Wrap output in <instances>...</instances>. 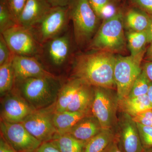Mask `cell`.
Listing matches in <instances>:
<instances>
[{
  "label": "cell",
  "instance_id": "29",
  "mask_svg": "<svg viewBox=\"0 0 152 152\" xmlns=\"http://www.w3.org/2000/svg\"><path fill=\"white\" fill-rule=\"evenodd\" d=\"M137 124L144 148L152 147V127Z\"/></svg>",
  "mask_w": 152,
  "mask_h": 152
},
{
  "label": "cell",
  "instance_id": "35",
  "mask_svg": "<svg viewBox=\"0 0 152 152\" xmlns=\"http://www.w3.org/2000/svg\"><path fill=\"white\" fill-rule=\"evenodd\" d=\"M142 70L150 82H152V60H148L142 66Z\"/></svg>",
  "mask_w": 152,
  "mask_h": 152
},
{
  "label": "cell",
  "instance_id": "31",
  "mask_svg": "<svg viewBox=\"0 0 152 152\" xmlns=\"http://www.w3.org/2000/svg\"><path fill=\"white\" fill-rule=\"evenodd\" d=\"M15 55L12 52L2 34H0V66L12 58Z\"/></svg>",
  "mask_w": 152,
  "mask_h": 152
},
{
  "label": "cell",
  "instance_id": "9",
  "mask_svg": "<svg viewBox=\"0 0 152 152\" xmlns=\"http://www.w3.org/2000/svg\"><path fill=\"white\" fill-rule=\"evenodd\" d=\"M55 104L46 108L36 110L21 122L31 134L42 143L51 141L58 131L53 123Z\"/></svg>",
  "mask_w": 152,
  "mask_h": 152
},
{
  "label": "cell",
  "instance_id": "39",
  "mask_svg": "<svg viewBox=\"0 0 152 152\" xmlns=\"http://www.w3.org/2000/svg\"><path fill=\"white\" fill-rule=\"evenodd\" d=\"M151 20L148 28L147 30L148 43L152 42V15H151Z\"/></svg>",
  "mask_w": 152,
  "mask_h": 152
},
{
  "label": "cell",
  "instance_id": "3",
  "mask_svg": "<svg viewBox=\"0 0 152 152\" xmlns=\"http://www.w3.org/2000/svg\"><path fill=\"white\" fill-rule=\"evenodd\" d=\"M124 18L121 10L104 20L89 45L94 51L114 53L124 50L126 45L124 34Z\"/></svg>",
  "mask_w": 152,
  "mask_h": 152
},
{
  "label": "cell",
  "instance_id": "37",
  "mask_svg": "<svg viewBox=\"0 0 152 152\" xmlns=\"http://www.w3.org/2000/svg\"><path fill=\"white\" fill-rule=\"evenodd\" d=\"M71 0H48L52 7H66L69 5Z\"/></svg>",
  "mask_w": 152,
  "mask_h": 152
},
{
  "label": "cell",
  "instance_id": "30",
  "mask_svg": "<svg viewBox=\"0 0 152 152\" xmlns=\"http://www.w3.org/2000/svg\"><path fill=\"white\" fill-rule=\"evenodd\" d=\"M27 0H7V4L10 10L12 15L15 20L17 23L19 17L23 9L26 5Z\"/></svg>",
  "mask_w": 152,
  "mask_h": 152
},
{
  "label": "cell",
  "instance_id": "15",
  "mask_svg": "<svg viewBox=\"0 0 152 152\" xmlns=\"http://www.w3.org/2000/svg\"><path fill=\"white\" fill-rule=\"evenodd\" d=\"M52 7L48 0H27L18 24L30 28L42 19Z\"/></svg>",
  "mask_w": 152,
  "mask_h": 152
},
{
  "label": "cell",
  "instance_id": "10",
  "mask_svg": "<svg viewBox=\"0 0 152 152\" xmlns=\"http://www.w3.org/2000/svg\"><path fill=\"white\" fill-rule=\"evenodd\" d=\"M1 34L15 55L37 57L39 53L41 45L29 28L17 24Z\"/></svg>",
  "mask_w": 152,
  "mask_h": 152
},
{
  "label": "cell",
  "instance_id": "17",
  "mask_svg": "<svg viewBox=\"0 0 152 152\" xmlns=\"http://www.w3.org/2000/svg\"><path fill=\"white\" fill-rule=\"evenodd\" d=\"M94 96V87L84 82L68 106L66 110L92 114L91 108Z\"/></svg>",
  "mask_w": 152,
  "mask_h": 152
},
{
  "label": "cell",
  "instance_id": "25",
  "mask_svg": "<svg viewBox=\"0 0 152 152\" xmlns=\"http://www.w3.org/2000/svg\"><path fill=\"white\" fill-rule=\"evenodd\" d=\"M128 48L131 55L136 56L145 49L148 43L147 31L136 32L128 31L126 33Z\"/></svg>",
  "mask_w": 152,
  "mask_h": 152
},
{
  "label": "cell",
  "instance_id": "26",
  "mask_svg": "<svg viewBox=\"0 0 152 152\" xmlns=\"http://www.w3.org/2000/svg\"><path fill=\"white\" fill-rule=\"evenodd\" d=\"M18 24L12 15L7 2L0 1V32L5 31Z\"/></svg>",
  "mask_w": 152,
  "mask_h": 152
},
{
  "label": "cell",
  "instance_id": "19",
  "mask_svg": "<svg viewBox=\"0 0 152 152\" xmlns=\"http://www.w3.org/2000/svg\"><path fill=\"white\" fill-rule=\"evenodd\" d=\"M152 108L147 95L135 97H126L118 100V112H123L132 117Z\"/></svg>",
  "mask_w": 152,
  "mask_h": 152
},
{
  "label": "cell",
  "instance_id": "8",
  "mask_svg": "<svg viewBox=\"0 0 152 152\" xmlns=\"http://www.w3.org/2000/svg\"><path fill=\"white\" fill-rule=\"evenodd\" d=\"M91 113L102 129H115L118 121V98L113 89L94 87Z\"/></svg>",
  "mask_w": 152,
  "mask_h": 152
},
{
  "label": "cell",
  "instance_id": "4",
  "mask_svg": "<svg viewBox=\"0 0 152 152\" xmlns=\"http://www.w3.org/2000/svg\"><path fill=\"white\" fill-rule=\"evenodd\" d=\"M68 7L76 45H89L96 32L99 18L88 0H71Z\"/></svg>",
  "mask_w": 152,
  "mask_h": 152
},
{
  "label": "cell",
  "instance_id": "22",
  "mask_svg": "<svg viewBox=\"0 0 152 152\" xmlns=\"http://www.w3.org/2000/svg\"><path fill=\"white\" fill-rule=\"evenodd\" d=\"M90 114H92L67 110L61 113H54L53 123L58 133L61 134L72 127L83 118Z\"/></svg>",
  "mask_w": 152,
  "mask_h": 152
},
{
  "label": "cell",
  "instance_id": "38",
  "mask_svg": "<svg viewBox=\"0 0 152 152\" xmlns=\"http://www.w3.org/2000/svg\"><path fill=\"white\" fill-rule=\"evenodd\" d=\"M103 152H122L118 146L116 141H115Z\"/></svg>",
  "mask_w": 152,
  "mask_h": 152
},
{
  "label": "cell",
  "instance_id": "42",
  "mask_svg": "<svg viewBox=\"0 0 152 152\" xmlns=\"http://www.w3.org/2000/svg\"><path fill=\"white\" fill-rule=\"evenodd\" d=\"M142 152H152V147L144 148L143 151Z\"/></svg>",
  "mask_w": 152,
  "mask_h": 152
},
{
  "label": "cell",
  "instance_id": "2",
  "mask_svg": "<svg viewBox=\"0 0 152 152\" xmlns=\"http://www.w3.org/2000/svg\"><path fill=\"white\" fill-rule=\"evenodd\" d=\"M62 86L58 77H39L15 80L13 89L38 110L54 104Z\"/></svg>",
  "mask_w": 152,
  "mask_h": 152
},
{
  "label": "cell",
  "instance_id": "6",
  "mask_svg": "<svg viewBox=\"0 0 152 152\" xmlns=\"http://www.w3.org/2000/svg\"><path fill=\"white\" fill-rule=\"evenodd\" d=\"M146 49L136 56L116 57L114 79L118 100L126 97L142 71L141 64Z\"/></svg>",
  "mask_w": 152,
  "mask_h": 152
},
{
  "label": "cell",
  "instance_id": "32",
  "mask_svg": "<svg viewBox=\"0 0 152 152\" xmlns=\"http://www.w3.org/2000/svg\"><path fill=\"white\" fill-rule=\"evenodd\" d=\"M132 118L137 123L152 127V108L140 113L136 116L133 117Z\"/></svg>",
  "mask_w": 152,
  "mask_h": 152
},
{
  "label": "cell",
  "instance_id": "34",
  "mask_svg": "<svg viewBox=\"0 0 152 152\" xmlns=\"http://www.w3.org/2000/svg\"><path fill=\"white\" fill-rule=\"evenodd\" d=\"M36 152H61L52 141L42 143Z\"/></svg>",
  "mask_w": 152,
  "mask_h": 152
},
{
  "label": "cell",
  "instance_id": "7",
  "mask_svg": "<svg viewBox=\"0 0 152 152\" xmlns=\"http://www.w3.org/2000/svg\"><path fill=\"white\" fill-rule=\"evenodd\" d=\"M70 21L68 6L52 7L40 21L29 29L42 45L67 31Z\"/></svg>",
  "mask_w": 152,
  "mask_h": 152
},
{
  "label": "cell",
  "instance_id": "33",
  "mask_svg": "<svg viewBox=\"0 0 152 152\" xmlns=\"http://www.w3.org/2000/svg\"><path fill=\"white\" fill-rule=\"evenodd\" d=\"M140 10L152 15V0H133Z\"/></svg>",
  "mask_w": 152,
  "mask_h": 152
},
{
  "label": "cell",
  "instance_id": "5",
  "mask_svg": "<svg viewBox=\"0 0 152 152\" xmlns=\"http://www.w3.org/2000/svg\"><path fill=\"white\" fill-rule=\"evenodd\" d=\"M73 34L69 28L41 45L37 58L45 65L59 68L74 61L73 56Z\"/></svg>",
  "mask_w": 152,
  "mask_h": 152
},
{
  "label": "cell",
  "instance_id": "1",
  "mask_svg": "<svg viewBox=\"0 0 152 152\" xmlns=\"http://www.w3.org/2000/svg\"><path fill=\"white\" fill-rule=\"evenodd\" d=\"M116 57L110 52L94 51L77 55L73 61L72 77L93 87L115 88L114 69Z\"/></svg>",
  "mask_w": 152,
  "mask_h": 152
},
{
  "label": "cell",
  "instance_id": "27",
  "mask_svg": "<svg viewBox=\"0 0 152 152\" xmlns=\"http://www.w3.org/2000/svg\"><path fill=\"white\" fill-rule=\"evenodd\" d=\"M149 83L150 81L142 70L141 73L134 83L127 97H135L147 95Z\"/></svg>",
  "mask_w": 152,
  "mask_h": 152
},
{
  "label": "cell",
  "instance_id": "13",
  "mask_svg": "<svg viewBox=\"0 0 152 152\" xmlns=\"http://www.w3.org/2000/svg\"><path fill=\"white\" fill-rule=\"evenodd\" d=\"M35 110L22 96L12 90L5 95L2 102L1 120L11 123H21Z\"/></svg>",
  "mask_w": 152,
  "mask_h": 152
},
{
  "label": "cell",
  "instance_id": "40",
  "mask_svg": "<svg viewBox=\"0 0 152 152\" xmlns=\"http://www.w3.org/2000/svg\"><path fill=\"white\" fill-rule=\"evenodd\" d=\"M147 95L152 107V82H151L150 81L148 90Z\"/></svg>",
  "mask_w": 152,
  "mask_h": 152
},
{
  "label": "cell",
  "instance_id": "24",
  "mask_svg": "<svg viewBox=\"0 0 152 152\" xmlns=\"http://www.w3.org/2000/svg\"><path fill=\"white\" fill-rule=\"evenodd\" d=\"M13 56L7 62L0 66V94L1 96H5L13 88L15 82V74L12 65Z\"/></svg>",
  "mask_w": 152,
  "mask_h": 152
},
{
  "label": "cell",
  "instance_id": "23",
  "mask_svg": "<svg viewBox=\"0 0 152 152\" xmlns=\"http://www.w3.org/2000/svg\"><path fill=\"white\" fill-rule=\"evenodd\" d=\"M52 141L61 152H83L87 142L79 140L69 135L58 133Z\"/></svg>",
  "mask_w": 152,
  "mask_h": 152
},
{
  "label": "cell",
  "instance_id": "18",
  "mask_svg": "<svg viewBox=\"0 0 152 152\" xmlns=\"http://www.w3.org/2000/svg\"><path fill=\"white\" fill-rule=\"evenodd\" d=\"M83 83L80 79L72 77L62 86L55 104V113L66 110L68 106Z\"/></svg>",
  "mask_w": 152,
  "mask_h": 152
},
{
  "label": "cell",
  "instance_id": "36",
  "mask_svg": "<svg viewBox=\"0 0 152 152\" xmlns=\"http://www.w3.org/2000/svg\"><path fill=\"white\" fill-rule=\"evenodd\" d=\"M0 152H17L1 135L0 138Z\"/></svg>",
  "mask_w": 152,
  "mask_h": 152
},
{
  "label": "cell",
  "instance_id": "21",
  "mask_svg": "<svg viewBox=\"0 0 152 152\" xmlns=\"http://www.w3.org/2000/svg\"><path fill=\"white\" fill-rule=\"evenodd\" d=\"M115 140V129H103L86 142L83 152H103Z\"/></svg>",
  "mask_w": 152,
  "mask_h": 152
},
{
  "label": "cell",
  "instance_id": "28",
  "mask_svg": "<svg viewBox=\"0 0 152 152\" xmlns=\"http://www.w3.org/2000/svg\"><path fill=\"white\" fill-rule=\"evenodd\" d=\"M93 10L99 19L104 17L107 10L111 7L117 0H88Z\"/></svg>",
  "mask_w": 152,
  "mask_h": 152
},
{
  "label": "cell",
  "instance_id": "41",
  "mask_svg": "<svg viewBox=\"0 0 152 152\" xmlns=\"http://www.w3.org/2000/svg\"><path fill=\"white\" fill-rule=\"evenodd\" d=\"M147 50L146 56L148 60H152V42Z\"/></svg>",
  "mask_w": 152,
  "mask_h": 152
},
{
  "label": "cell",
  "instance_id": "20",
  "mask_svg": "<svg viewBox=\"0 0 152 152\" xmlns=\"http://www.w3.org/2000/svg\"><path fill=\"white\" fill-rule=\"evenodd\" d=\"M151 15L140 9H131L124 18L126 27L129 31L136 32L147 31L151 23Z\"/></svg>",
  "mask_w": 152,
  "mask_h": 152
},
{
  "label": "cell",
  "instance_id": "11",
  "mask_svg": "<svg viewBox=\"0 0 152 152\" xmlns=\"http://www.w3.org/2000/svg\"><path fill=\"white\" fill-rule=\"evenodd\" d=\"M0 129L1 135L17 152L36 151L42 143L21 123H11L1 120Z\"/></svg>",
  "mask_w": 152,
  "mask_h": 152
},
{
  "label": "cell",
  "instance_id": "16",
  "mask_svg": "<svg viewBox=\"0 0 152 152\" xmlns=\"http://www.w3.org/2000/svg\"><path fill=\"white\" fill-rule=\"evenodd\" d=\"M102 129L97 119L92 114H90L83 118L72 127L61 134L69 135L79 140L87 142Z\"/></svg>",
  "mask_w": 152,
  "mask_h": 152
},
{
  "label": "cell",
  "instance_id": "14",
  "mask_svg": "<svg viewBox=\"0 0 152 152\" xmlns=\"http://www.w3.org/2000/svg\"><path fill=\"white\" fill-rule=\"evenodd\" d=\"M12 65L15 80L57 77L47 70L36 57L14 55Z\"/></svg>",
  "mask_w": 152,
  "mask_h": 152
},
{
  "label": "cell",
  "instance_id": "44",
  "mask_svg": "<svg viewBox=\"0 0 152 152\" xmlns=\"http://www.w3.org/2000/svg\"><path fill=\"white\" fill-rule=\"evenodd\" d=\"M36 152V151H35V152Z\"/></svg>",
  "mask_w": 152,
  "mask_h": 152
},
{
  "label": "cell",
  "instance_id": "43",
  "mask_svg": "<svg viewBox=\"0 0 152 152\" xmlns=\"http://www.w3.org/2000/svg\"><path fill=\"white\" fill-rule=\"evenodd\" d=\"M7 0H0V1L7 2Z\"/></svg>",
  "mask_w": 152,
  "mask_h": 152
},
{
  "label": "cell",
  "instance_id": "12",
  "mask_svg": "<svg viewBox=\"0 0 152 152\" xmlns=\"http://www.w3.org/2000/svg\"><path fill=\"white\" fill-rule=\"evenodd\" d=\"M116 141L122 152H142L144 149L137 123L129 115L119 112L115 128Z\"/></svg>",
  "mask_w": 152,
  "mask_h": 152
}]
</instances>
